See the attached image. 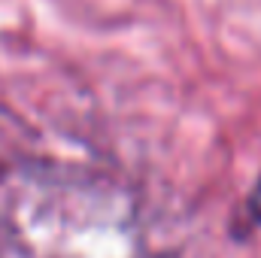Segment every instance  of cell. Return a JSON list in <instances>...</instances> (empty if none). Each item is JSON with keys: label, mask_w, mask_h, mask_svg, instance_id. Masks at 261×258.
<instances>
[{"label": "cell", "mask_w": 261, "mask_h": 258, "mask_svg": "<svg viewBox=\"0 0 261 258\" xmlns=\"http://www.w3.org/2000/svg\"><path fill=\"white\" fill-rule=\"evenodd\" d=\"M249 216H252L255 225H261V176L255 183V189H252V194H249Z\"/></svg>", "instance_id": "cell-1"}]
</instances>
